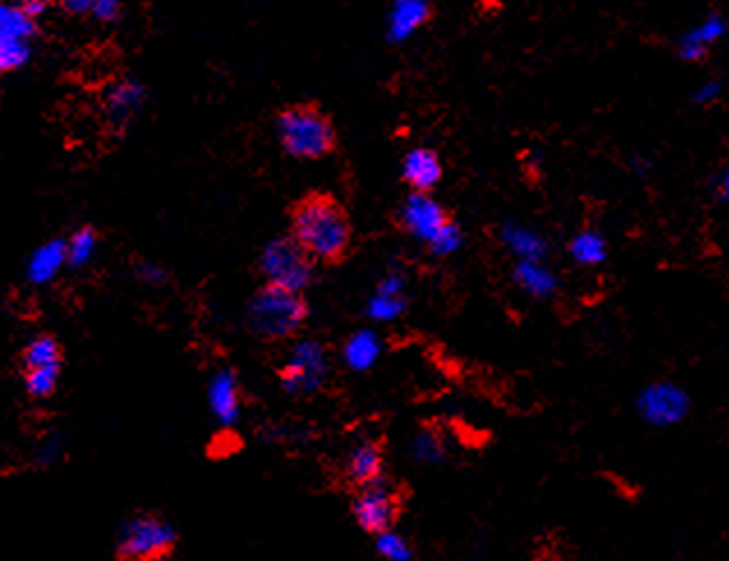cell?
Wrapping results in <instances>:
<instances>
[{
    "label": "cell",
    "mask_w": 729,
    "mask_h": 561,
    "mask_svg": "<svg viewBox=\"0 0 729 561\" xmlns=\"http://www.w3.org/2000/svg\"><path fill=\"white\" fill-rule=\"evenodd\" d=\"M290 235L320 263H341L352 244V226L346 207L330 194H309L290 213Z\"/></svg>",
    "instance_id": "6da1fadb"
},
{
    "label": "cell",
    "mask_w": 729,
    "mask_h": 561,
    "mask_svg": "<svg viewBox=\"0 0 729 561\" xmlns=\"http://www.w3.org/2000/svg\"><path fill=\"white\" fill-rule=\"evenodd\" d=\"M281 148L293 159H322L337 148V129L315 104H293L276 116Z\"/></svg>",
    "instance_id": "7a4b0ae2"
},
{
    "label": "cell",
    "mask_w": 729,
    "mask_h": 561,
    "mask_svg": "<svg viewBox=\"0 0 729 561\" xmlns=\"http://www.w3.org/2000/svg\"><path fill=\"white\" fill-rule=\"evenodd\" d=\"M309 315L302 293L265 284L249 304V327L261 338L283 341L295 336Z\"/></svg>",
    "instance_id": "3957f363"
},
{
    "label": "cell",
    "mask_w": 729,
    "mask_h": 561,
    "mask_svg": "<svg viewBox=\"0 0 729 561\" xmlns=\"http://www.w3.org/2000/svg\"><path fill=\"white\" fill-rule=\"evenodd\" d=\"M173 524L159 515L143 513L129 520L118 541V561H166L175 550Z\"/></svg>",
    "instance_id": "277c9868"
},
{
    "label": "cell",
    "mask_w": 729,
    "mask_h": 561,
    "mask_svg": "<svg viewBox=\"0 0 729 561\" xmlns=\"http://www.w3.org/2000/svg\"><path fill=\"white\" fill-rule=\"evenodd\" d=\"M313 263L302 244L290 235L268 244L261 256V272L270 286L302 293L313 280Z\"/></svg>",
    "instance_id": "5b68a950"
},
{
    "label": "cell",
    "mask_w": 729,
    "mask_h": 561,
    "mask_svg": "<svg viewBox=\"0 0 729 561\" xmlns=\"http://www.w3.org/2000/svg\"><path fill=\"white\" fill-rule=\"evenodd\" d=\"M638 414L651 429H672L688 416L690 396L670 380L651 382L638 394Z\"/></svg>",
    "instance_id": "8992f818"
},
{
    "label": "cell",
    "mask_w": 729,
    "mask_h": 561,
    "mask_svg": "<svg viewBox=\"0 0 729 561\" xmlns=\"http://www.w3.org/2000/svg\"><path fill=\"white\" fill-rule=\"evenodd\" d=\"M327 362L324 347L315 341H302L290 350L288 364L281 371V384L290 394H313L322 387L327 377Z\"/></svg>",
    "instance_id": "52a82bcc"
},
{
    "label": "cell",
    "mask_w": 729,
    "mask_h": 561,
    "mask_svg": "<svg viewBox=\"0 0 729 561\" xmlns=\"http://www.w3.org/2000/svg\"><path fill=\"white\" fill-rule=\"evenodd\" d=\"M398 506L400 502L396 490L385 479H380L371 485L359 488L352 502V515L363 532L378 537L391 530V524L398 518Z\"/></svg>",
    "instance_id": "ba28073f"
},
{
    "label": "cell",
    "mask_w": 729,
    "mask_h": 561,
    "mask_svg": "<svg viewBox=\"0 0 729 561\" xmlns=\"http://www.w3.org/2000/svg\"><path fill=\"white\" fill-rule=\"evenodd\" d=\"M398 222L412 237L424 242L426 247L443 235V230L454 222L447 209L437 203L430 194L412 191L398 213Z\"/></svg>",
    "instance_id": "9c48e42d"
},
{
    "label": "cell",
    "mask_w": 729,
    "mask_h": 561,
    "mask_svg": "<svg viewBox=\"0 0 729 561\" xmlns=\"http://www.w3.org/2000/svg\"><path fill=\"white\" fill-rule=\"evenodd\" d=\"M729 32V19L722 12H711L702 17L696 26H690L677 42V56L683 62L704 60L716 45H720Z\"/></svg>",
    "instance_id": "30bf717a"
},
{
    "label": "cell",
    "mask_w": 729,
    "mask_h": 561,
    "mask_svg": "<svg viewBox=\"0 0 729 561\" xmlns=\"http://www.w3.org/2000/svg\"><path fill=\"white\" fill-rule=\"evenodd\" d=\"M443 159L430 148H415L404 157V180L412 191L430 194L443 180Z\"/></svg>",
    "instance_id": "8fae6325"
},
{
    "label": "cell",
    "mask_w": 729,
    "mask_h": 561,
    "mask_svg": "<svg viewBox=\"0 0 729 561\" xmlns=\"http://www.w3.org/2000/svg\"><path fill=\"white\" fill-rule=\"evenodd\" d=\"M382 470H385V453L382 446L373 440L367 442H359L346 459V479L357 485H371L376 481L382 479Z\"/></svg>",
    "instance_id": "7c38bea8"
},
{
    "label": "cell",
    "mask_w": 729,
    "mask_h": 561,
    "mask_svg": "<svg viewBox=\"0 0 729 561\" xmlns=\"http://www.w3.org/2000/svg\"><path fill=\"white\" fill-rule=\"evenodd\" d=\"M516 286L532 299H551L560 291V276L545 260H518L514 267Z\"/></svg>",
    "instance_id": "4fadbf2b"
},
{
    "label": "cell",
    "mask_w": 729,
    "mask_h": 561,
    "mask_svg": "<svg viewBox=\"0 0 729 561\" xmlns=\"http://www.w3.org/2000/svg\"><path fill=\"white\" fill-rule=\"evenodd\" d=\"M210 407L224 426H233L240 419V390L231 371H218L210 384Z\"/></svg>",
    "instance_id": "5bb4252c"
},
{
    "label": "cell",
    "mask_w": 729,
    "mask_h": 561,
    "mask_svg": "<svg viewBox=\"0 0 729 561\" xmlns=\"http://www.w3.org/2000/svg\"><path fill=\"white\" fill-rule=\"evenodd\" d=\"M406 278L400 274H389L378 286V295L369 304V315L373 321L389 323L396 321L406 311Z\"/></svg>",
    "instance_id": "9a60e30c"
},
{
    "label": "cell",
    "mask_w": 729,
    "mask_h": 561,
    "mask_svg": "<svg viewBox=\"0 0 729 561\" xmlns=\"http://www.w3.org/2000/svg\"><path fill=\"white\" fill-rule=\"evenodd\" d=\"M502 242L518 260H545V256H548L545 237L523 224H506L502 228Z\"/></svg>",
    "instance_id": "2e32d148"
},
{
    "label": "cell",
    "mask_w": 729,
    "mask_h": 561,
    "mask_svg": "<svg viewBox=\"0 0 729 561\" xmlns=\"http://www.w3.org/2000/svg\"><path fill=\"white\" fill-rule=\"evenodd\" d=\"M428 19H430L428 0H396L389 17L391 40L396 42L408 40L410 35L417 32Z\"/></svg>",
    "instance_id": "e0dca14e"
},
{
    "label": "cell",
    "mask_w": 729,
    "mask_h": 561,
    "mask_svg": "<svg viewBox=\"0 0 729 561\" xmlns=\"http://www.w3.org/2000/svg\"><path fill=\"white\" fill-rule=\"evenodd\" d=\"M568 256L580 267H599L608 260V239L596 228H582L568 242Z\"/></svg>",
    "instance_id": "ac0fdd59"
},
{
    "label": "cell",
    "mask_w": 729,
    "mask_h": 561,
    "mask_svg": "<svg viewBox=\"0 0 729 561\" xmlns=\"http://www.w3.org/2000/svg\"><path fill=\"white\" fill-rule=\"evenodd\" d=\"M65 263H67V242L60 239L47 242L45 247L32 254L28 265V276L32 284H47V280H51Z\"/></svg>",
    "instance_id": "d6986e66"
},
{
    "label": "cell",
    "mask_w": 729,
    "mask_h": 561,
    "mask_svg": "<svg viewBox=\"0 0 729 561\" xmlns=\"http://www.w3.org/2000/svg\"><path fill=\"white\" fill-rule=\"evenodd\" d=\"M380 350H382V343H380L378 334H373L369 329H361L348 338V343L343 347V360L352 371H369L378 362Z\"/></svg>",
    "instance_id": "ffe728a7"
},
{
    "label": "cell",
    "mask_w": 729,
    "mask_h": 561,
    "mask_svg": "<svg viewBox=\"0 0 729 561\" xmlns=\"http://www.w3.org/2000/svg\"><path fill=\"white\" fill-rule=\"evenodd\" d=\"M60 360H62L60 343H58L54 336H49V334L35 336V338L23 347V353H21L23 371L45 368V366H60Z\"/></svg>",
    "instance_id": "44dd1931"
},
{
    "label": "cell",
    "mask_w": 729,
    "mask_h": 561,
    "mask_svg": "<svg viewBox=\"0 0 729 561\" xmlns=\"http://www.w3.org/2000/svg\"><path fill=\"white\" fill-rule=\"evenodd\" d=\"M35 32H38V26H35L32 17L21 10V6L0 8V40L30 42Z\"/></svg>",
    "instance_id": "7402d4cb"
},
{
    "label": "cell",
    "mask_w": 729,
    "mask_h": 561,
    "mask_svg": "<svg viewBox=\"0 0 729 561\" xmlns=\"http://www.w3.org/2000/svg\"><path fill=\"white\" fill-rule=\"evenodd\" d=\"M95 249H97V233L84 226L67 239V263L71 267H84L93 258Z\"/></svg>",
    "instance_id": "603a6c76"
},
{
    "label": "cell",
    "mask_w": 729,
    "mask_h": 561,
    "mask_svg": "<svg viewBox=\"0 0 729 561\" xmlns=\"http://www.w3.org/2000/svg\"><path fill=\"white\" fill-rule=\"evenodd\" d=\"M58 377H60V366H45V368L23 371L26 392L32 398H49L58 387Z\"/></svg>",
    "instance_id": "cb8c5ba5"
},
{
    "label": "cell",
    "mask_w": 729,
    "mask_h": 561,
    "mask_svg": "<svg viewBox=\"0 0 729 561\" xmlns=\"http://www.w3.org/2000/svg\"><path fill=\"white\" fill-rule=\"evenodd\" d=\"M376 550L387 561H410L412 559L410 541L393 530H387L376 537Z\"/></svg>",
    "instance_id": "d4e9b609"
},
{
    "label": "cell",
    "mask_w": 729,
    "mask_h": 561,
    "mask_svg": "<svg viewBox=\"0 0 729 561\" xmlns=\"http://www.w3.org/2000/svg\"><path fill=\"white\" fill-rule=\"evenodd\" d=\"M412 453L417 463L421 465H437L445 459V444L440 440V435H435L430 431H424L417 435L415 444H412Z\"/></svg>",
    "instance_id": "484cf974"
},
{
    "label": "cell",
    "mask_w": 729,
    "mask_h": 561,
    "mask_svg": "<svg viewBox=\"0 0 729 561\" xmlns=\"http://www.w3.org/2000/svg\"><path fill=\"white\" fill-rule=\"evenodd\" d=\"M460 247H463V230H460V226H458L456 222H451V224L443 230V235L437 237V239L430 244L428 252L435 254V256L445 258V256L456 254Z\"/></svg>",
    "instance_id": "4316f807"
},
{
    "label": "cell",
    "mask_w": 729,
    "mask_h": 561,
    "mask_svg": "<svg viewBox=\"0 0 729 561\" xmlns=\"http://www.w3.org/2000/svg\"><path fill=\"white\" fill-rule=\"evenodd\" d=\"M720 95H722V81L720 79H707L696 90H692V101H696L698 107H711L713 101L720 99Z\"/></svg>",
    "instance_id": "83f0119b"
},
{
    "label": "cell",
    "mask_w": 729,
    "mask_h": 561,
    "mask_svg": "<svg viewBox=\"0 0 729 561\" xmlns=\"http://www.w3.org/2000/svg\"><path fill=\"white\" fill-rule=\"evenodd\" d=\"M60 8L67 14H75V17H84V14H95L99 0H58Z\"/></svg>",
    "instance_id": "f1b7e54d"
},
{
    "label": "cell",
    "mask_w": 729,
    "mask_h": 561,
    "mask_svg": "<svg viewBox=\"0 0 729 561\" xmlns=\"http://www.w3.org/2000/svg\"><path fill=\"white\" fill-rule=\"evenodd\" d=\"M716 196L722 205H729V166L722 168L716 178Z\"/></svg>",
    "instance_id": "f546056e"
},
{
    "label": "cell",
    "mask_w": 729,
    "mask_h": 561,
    "mask_svg": "<svg viewBox=\"0 0 729 561\" xmlns=\"http://www.w3.org/2000/svg\"><path fill=\"white\" fill-rule=\"evenodd\" d=\"M21 10L32 17V19H38L42 17L47 10H49V0H21Z\"/></svg>",
    "instance_id": "4dcf8cb0"
},
{
    "label": "cell",
    "mask_w": 729,
    "mask_h": 561,
    "mask_svg": "<svg viewBox=\"0 0 729 561\" xmlns=\"http://www.w3.org/2000/svg\"><path fill=\"white\" fill-rule=\"evenodd\" d=\"M118 10H120V0H99L95 14H97V19L108 21L118 14Z\"/></svg>",
    "instance_id": "1f68e13d"
}]
</instances>
